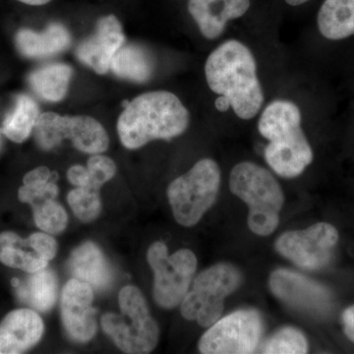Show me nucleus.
<instances>
[{
  "label": "nucleus",
  "instance_id": "nucleus-13",
  "mask_svg": "<svg viewBox=\"0 0 354 354\" xmlns=\"http://www.w3.org/2000/svg\"><path fill=\"white\" fill-rule=\"evenodd\" d=\"M269 286L274 297L295 308L313 313L330 309L329 291L297 272L277 270L270 276Z\"/></svg>",
  "mask_w": 354,
  "mask_h": 354
},
{
  "label": "nucleus",
  "instance_id": "nucleus-27",
  "mask_svg": "<svg viewBox=\"0 0 354 354\" xmlns=\"http://www.w3.org/2000/svg\"><path fill=\"white\" fill-rule=\"evenodd\" d=\"M261 353L304 354L308 353L306 337L295 328H283L263 344Z\"/></svg>",
  "mask_w": 354,
  "mask_h": 354
},
{
  "label": "nucleus",
  "instance_id": "nucleus-16",
  "mask_svg": "<svg viewBox=\"0 0 354 354\" xmlns=\"http://www.w3.org/2000/svg\"><path fill=\"white\" fill-rule=\"evenodd\" d=\"M44 330L43 320L34 310H13L0 323V354L25 353L38 344Z\"/></svg>",
  "mask_w": 354,
  "mask_h": 354
},
{
  "label": "nucleus",
  "instance_id": "nucleus-30",
  "mask_svg": "<svg viewBox=\"0 0 354 354\" xmlns=\"http://www.w3.org/2000/svg\"><path fill=\"white\" fill-rule=\"evenodd\" d=\"M29 239L32 247L44 259L50 262L57 255V243L50 235L44 234V232H37V234L30 235Z\"/></svg>",
  "mask_w": 354,
  "mask_h": 354
},
{
  "label": "nucleus",
  "instance_id": "nucleus-3",
  "mask_svg": "<svg viewBox=\"0 0 354 354\" xmlns=\"http://www.w3.org/2000/svg\"><path fill=\"white\" fill-rule=\"evenodd\" d=\"M301 111L288 100H277L261 113L258 130L269 141L267 164L285 178L299 176L313 162V151L301 128Z\"/></svg>",
  "mask_w": 354,
  "mask_h": 354
},
{
  "label": "nucleus",
  "instance_id": "nucleus-8",
  "mask_svg": "<svg viewBox=\"0 0 354 354\" xmlns=\"http://www.w3.org/2000/svg\"><path fill=\"white\" fill-rule=\"evenodd\" d=\"M147 259L153 271V298L160 307L176 308L189 291L197 270V258L189 249H180L169 255L162 242L153 243Z\"/></svg>",
  "mask_w": 354,
  "mask_h": 354
},
{
  "label": "nucleus",
  "instance_id": "nucleus-11",
  "mask_svg": "<svg viewBox=\"0 0 354 354\" xmlns=\"http://www.w3.org/2000/svg\"><path fill=\"white\" fill-rule=\"evenodd\" d=\"M339 234L334 225L319 223L302 230H292L277 239L274 248L283 257L310 271L329 264Z\"/></svg>",
  "mask_w": 354,
  "mask_h": 354
},
{
  "label": "nucleus",
  "instance_id": "nucleus-9",
  "mask_svg": "<svg viewBox=\"0 0 354 354\" xmlns=\"http://www.w3.org/2000/svg\"><path fill=\"white\" fill-rule=\"evenodd\" d=\"M32 132L37 144L44 151L55 148L64 139L70 140L77 150L86 153L95 155L106 152L109 148L108 133L91 116L41 113Z\"/></svg>",
  "mask_w": 354,
  "mask_h": 354
},
{
  "label": "nucleus",
  "instance_id": "nucleus-24",
  "mask_svg": "<svg viewBox=\"0 0 354 354\" xmlns=\"http://www.w3.org/2000/svg\"><path fill=\"white\" fill-rule=\"evenodd\" d=\"M39 114L38 104L31 97L17 95L12 111L6 114L2 123V134L15 143H23L34 131Z\"/></svg>",
  "mask_w": 354,
  "mask_h": 354
},
{
  "label": "nucleus",
  "instance_id": "nucleus-19",
  "mask_svg": "<svg viewBox=\"0 0 354 354\" xmlns=\"http://www.w3.org/2000/svg\"><path fill=\"white\" fill-rule=\"evenodd\" d=\"M12 286L21 301L32 309L50 311L57 302L58 281L57 274L53 270L44 268L31 272L23 281L13 279Z\"/></svg>",
  "mask_w": 354,
  "mask_h": 354
},
{
  "label": "nucleus",
  "instance_id": "nucleus-1",
  "mask_svg": "<svg viewBox=\"0 0 354 354\" xmlns=\"http://www.w3.org/2000/svg\"><path fill=\"white\" fill-rule=\"evenodd\" d=\"M205 77L209 90L220 95L216 108L225 113L232 108L235 115L250 120L260 113L264 92L252 51L241 41L228 39L207 58Z\"/></svg>",
  "mask_w": 354,
  "mask_h": 354
},
{
  "label": "nucleus",
  "instance_id": "nucleus-6",
  "mask_svg": "<svg viewBox=\"0 0 354 354\" xmlns=\"http://www.w3.org/2000/svg\"><path fill=\"white\" fill-rule=\"evenodd\" d=\"M221 169L211 158H203L167 188L172 214L179 225L193 227L215 203L221 187Z\"/></svg>",
  "mask_w": 354,
  "mask_h": 354
},
{
  "label": "nucleus",
  "instance_id": "nucleus-26",
  "mask_svg": "<svg viewBox=\"0 0 354 354\" xmlns=\"http://www.w3.org/2000/svg\"><path fill=\"white\" fill-rule=\"evenodd\" d=\"M37 227L46 234H57L64 232L68 216L64 207L55 199H46L31 205Z\"/></svg>",
  "mask_w": 354,
  "mask_h": 354
},
{
  "label": "nucleus",
  "instance_id": "nucleus-25",
  "mask_svg": "<svg viewBox=\"0 0 354 354\" xmlns=\"http://www.w3.org/2000/svg\"><path fill=\"white\" fill-rule=\"evenodd\" d=\"M53 176L55 174L46 167H37L28 172L18 192L20 201L32 205L46 199H55L58 188Z\"/></svg>",
  "mask_w": 354,
  "mask_h": 354
},
{
  "label": "nucleus",
  "instance_id": "nucleus-15",
  "mask_svg": "<svg viewBox=\"0 0 354 354\" xmlns=\"http://www.w3.org/2000/svg\"><path fill=\"white\" fill-rule=\"evenodd\" d=\"M250 0H189L188 12L202 36L213 41L220 38L230 21L245 15Z\"/></svg>",
  "mask_w": 354,
  "mask_h": 354
},
{
  "label": "nucleus",
  "instance_id": "nucleus-2",
  "mask_svg": "<svg viewBox=\"0 0 354 354\" xmlns=\"http://www.w3.org/2000/svg\"><path fill=\"white\" fill-rule=\"evenodd\" d=\"M190 114L177 95L167 91L145 93L128 102L118 121V136L130 150L153 140H171L189 127Z\"/></svg>",
  "mask_w": 354,
  "mask_h": 354
},
{
  "label": "nucleus",
  "instance_id": "nucleus-4",
  "mask_svg": "<svg viewBox=\"0 0 354 354\" xmlns=\"http://www.w3.org/2000/svg\"><path fill=\"white\" fill-rule=\"evenodd\" d=\"M230 188L248 206L251 232L268 236L277 230L285 196L271 172L254 162H239L230 172Z\"/></svg>",
  "mask_w": 354,
  "mask_h": 354
},
{
  "label": "nucleus",
  "instance_id": "nucleus-21",
  "mask_svg": "<svg viewBox=\"0 0 354 354\" xmlns=\"http://www.w3.org/2000/svg\"><path fill=\"white\" fill-rule=\"evenodd\" d=\"M317 24L324 38L330 41L354 36V0H325Z\"/></svg>",
  "mask_w": 354,
  "mask_h": 354
},
{
  "label": "nucleus",
  "instance_id": "nucleus-20",
  "mask_svg": "<svg viewBox=\"0 0 354 354\" xmlns=\"http://www.w3.org/2000/svg\"><path fill=\"white\" fill-rule=\"evenodd\" d=\"M114 75L134 83H145L152 78L155 60L150 51L138 44H124L111 62Z\"/></svg>",
  "mask_w": 354,
  "mask_h": 354
},
{
  "label": "nucleus",
  "instance_id": "nucleus-33",
  "mask_svg": "<svg viewBox=\"0 0 354 354\" xmlns=\"http://www.w3.org/2000/svg\"><path fill=\"white\" fill-rule=\"evenodd\" d=\"M18 1L22 2V3L28 4V6H39L48 3V2H50L51 0H18Z\"/></svg>",
  "mask_w": 354,
  "mask_h": 354
},
{
  "label": "nucleus",
  "instance_id": "nucleus-31",
  "mask_svg": "<svg viewBox=\"0 0 354 354\" xmlns=\"http://www.w3.org/2000/svg\"><path fill=\"white\" fill-rule=\"evenodd\" d=\"M67 178H68L69 183L75 185L76 187L99 190V188L95 185L88 169L82 165H74V167H70L67 171Z\"/></svg>",
  "mask_w": 354,
  "mask_h": 354
},
{
  "label": "nucleus",
  "instance_id": "nucleus-34",
  "mask_svg": "<svg viewBox=\"0 0 354 354\" xmlns=\"http://www.w3.org/2000/svg\"><path fill=\"white\" fill-rule=\"evenodd\" d=\"M309 0H286V3L291 6H299L301 4L306 3Z\"/></svg>",
  "mask_w": 354,
  "mask_h": 354
},
{
  "label": "nucleus",
  "instance_id": "nucleus-5",
  "mask_svg": "<svg viewBox=\"0 0 354 354\" xmlns=\"http://www.w3.org/2000/svg\"><path fill=\"white\" fill-rule=\"evenodd\" d=\"M118 302L121 313L104 314L102 330L124 353H150L157 346L160 330L145 297L136 286H127L120 290Z\"/></svg>",
  "mask_w": 354,
  "mask_h": 354
},
{
  "label": "nucleus",
  "instance_id": "nucleus-10",
  "mask_svg": "<svg viewBox=\"0 0 354 354\" xmlns=\"http://www.w3.org/2000/svg\"><path fill=\"white\" fill-rule=\"evenodd\" d=\"M264 324L256 310H239L218 319L198 344L205 354L254 353L259 346Z\"/></svg>",
  "mask_w": 354,
  "mask_h": 354
},
{
  "label": "nucleus",
  "instance_id": "nucleus-29",
  "mask_svg": "<svg viewBox=\"0 0 354 354\" xmlns=\"http://www.w3.org/2000/svg\"><path fill=\"white\" fill-rule=\"evenodd\" d=\"M87 169L97 188L108 183L116 172V165L111 158L95 153L88 158Z\"/></svg>",
  "mask_w": 354,
  "mask_h": 354
},
{
  "label": "nucleus",
  "instance_id": "nucleus-14",
  "mask_svg": "<svg viewBox=\"0 0 354 354\" xmlns=\"http://www.w3.org/2000/svg\"><path fill=\"white\" fill-rule=\"evenodd\" d=\"M122 25L118 17L106 15L100 18L94 34L84 39L77 46V59L94 70L95 73L104 75L111 68V59L125 44Z\"/></svg>",
  "mask_w": 354,
  "mask_h": 354
},
{
  "label": "nucleus",
  "instance_id": "nucleus-18",
  "mask_svg": "<svg viewBox=\"0 0 354 354\" xmlns=\"http://www.w3.org/2000/svg\"><path fill=\"white\" fill-rule=\"evenodd\" d=\"M68 267L74 279L97 290H106L113 281V272L104 253L91 241L84 242L72 252Z\"/></svg>",
  "mask_w": 354,
  "mask_h": 354
},
{
  "label": "nucleus",
  "instance_id": "nucleus-32",
  "mask_svg": "<svg viewBox=\"0 0 354 354\" xmlns=\"http://www.w3.org/2000/svg\"><path fill=\"white\" fill-rule=\"evenodd\" d=\"M342 323L346 337L354 342V305L344 310L342 314Z\"/></svg>",
  "mask_w": 354,
  "mask_h": 354
},
{
  "label": "nucleus",
  "instance_id": "nucleus-17",
  "mask_svg": "<svg viewBox=\"0 0 354 354\" xmlns=\"http://www.w3.org/2000/svg\"><path fill=\"white\" fill-rule=\"evenodd\" d=\"M71 43V34L60 23H51L41 32L21 29L15 36V44L21 55L32 59L57 55L66 50Z\"/></svg>",
  "mask_w": 354,
  "mask_h": 354
},
{
  "label": "nucleus",
  "instance_id": "nucleus-7",
  "mask_svg": "<svg viewBox=\"0 0 354 354\" xmlns=\"http://www.w3.org/2000/svg\"><path fill=\"white\" fill-rule=\"evenodd\" d=\"M241 272L234 265L220 263L198 274L181 302L184 318L211 327L221 318L225 299L241 285Z\"/></svg>",
  "mask_w": 354,
  "mask_h": 354
},
{
  "label": "nucleus",
  "instance_id": "nucleus-28",
  "mask_svg": "<svg viewBox=\"0 0 354 354\" xmlns=\"http://www.w3.org/2000/svg\"><path fill=\"white\" fill-rule=\"evenodd\" d=\"M69 206L79 220L90 223L100 216L102 201L99 190L77 187L67 195Z\"/></svg>",
  "mask_w": 354,
  "mask_h": 354
},
{
  "label": "nucleus",
  "instance_id": "nucleus-12",
  "mask_svg": "<svg viewBox=\"0 0 354 354\" xmlns=\"http://www.w3.org/2000/svg\"><path fill=\"white\" fill-rule=\"evenodd\" d=\"M94 292L85 281L72 279L64 286L60 304L62 324L67 334L78 342H87L97 333Z\"/></svg>",
  "mask_w": 354,
  "mask_h": 354
},
{
  "label": "nucleus",
  "instance_id": "nucleus-23",
  "mask_svg": "<svg viewBox=\"0 0 354 354\" xmlns=\"http://www.w3.org/2000/svg\"><path fill=\"white\" fill-rule=\"evenodd\" d=\"M73 69L64 64H53L32 71L28 77L32 90L44 101H62L68 92Z\"/></svg>",
  "mask_w": 354,
  "mask_h": 354
},
{
  "label": "nucleus",
  "instance_id": "nucleus-22",
  "mask_svg": "<svg viewBox=\"0 0 354 354\" xmlns=\"http://www.w3.org/2000/svg\"><path fill=\"white\" fill-rule=\"evenodd\" d=\"M0 262L29 274L44 269L48 264L32 247L29 237L23 239L11 232L0 234Z\"/></svg>",
  "mask_w": 354,
  "mask_h": 354
}]
</instances>
